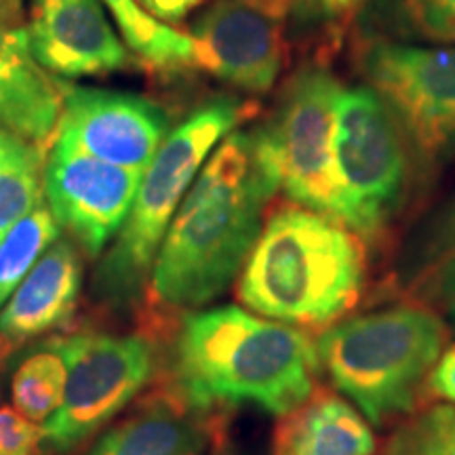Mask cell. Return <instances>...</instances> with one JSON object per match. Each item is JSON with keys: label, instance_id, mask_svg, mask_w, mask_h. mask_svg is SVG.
Segmentation results:
<instances>
[{"label": "cell", "instance_id": "7a4b0ae2", "mask_svg": "<svg viewBox=\"0 0 455 455\" xmlns=\"http://www.w3.org/2000/svg\"><path fill=\"white\" fill-rule=\"evenodd\" d=\"M316 371V346L298 327L224 306L184 316L169 388L201 411L249 403L284 418L315 395Z\"/></svg>", "mask_w": 455, "mask_h": 455}, {"label": "cell", "instance_id": "6da1fadb", "mask_svg": "<svg viewBox=\"0 0 455 455\" xmlns=\"http://www.w3.org/2000/svg\"><path fill=\"white\" fill-rule=\"evenodd\" d=\"M276 190L255 129L228 133L175 212L152 264L150 329L173 312L212 304L230 287Z\"/></svg>", "mask_w": 455, "mask_h": 455}, {"label": "cell", "instance_id": "7c38bea8", "mask_svg": "<svg viewBox=\"0 0 455 455\" xmlns=\"http://www.w3.org/2000/svg\"><path fill=\"white\" fill-rule=\"evenodd\" d=\"M169 116L155 101L112 89L66 91L53 141L118 167L146 171L163 140Z\"/></svg>", "mask_w": 455, "mask_h": 455}, {"label": "cell", "instance_id": "3957f363", "mask_svg": "<svg viewBox=\"0 0 455 455\" xmlns=\"http://www.w3.org/2000/svg\"><path fill=\"white\" fill-rule=\"evenodd\" d=\"M365 275L356 232L312 209L283 204L261 226L244 261L238 299L287 325L323 327L355 308Z\"/></svg>", "mask_w": 455, "mask_h": 455}, {"label": "cell", "instance_id": "52a82bcc", "mask_svg": "<svg viewBox=\"0 0 455 455\" xmlns=\"http://www.w3.org/2000/svg\"><path fill=\"white\" fill-rule=\"evenodd\" d=\"M66 363L61 407L43 426L51 451L66 453L106 426L146 388L156 371L150 333H74L49 344Z\"/></svg>", "mask_w": 455, "mask_h": 455}, {"label": "cell", "instance_id": "ba28073f", "mask_svg": "<svg viewBox=\"0 0 455 455\" xmlns=\"http://www.w3.org/2000/svg\"><path fill=\"white\" fill-rule=\"evenodd\" d=\"M333 158L346 201V226L371 241L396 215L407 184L401 127L375 91H341Z\"/></svg>", "mask_w": 455, "mask_h": 455}, {"label": "cell", "instance_id": "ffe728a7", "mask_svg": "<svg viewBox=\"0 0 455 455\" xmlns=\"http://www.w3.org/2000/svg\"><path fill=\"white\" fill-rule=\"evenodd\" d=\"M57 238L60 224L44 203L4 232L0 238V310Z\"/></svg>", "mask_w": 455, "mask_h": 455}, {"label": "cell", "instance_id": "277c9868", "mask_svg": "<svg viewBox=\"0 0 455 455\" xmlns=\"http://www.w3.org/2000/svg\"><path fill=\"white\" fill-rule=\"evenodd\" d=\"M447 329L430 308L396 306L329 327L318 367L375 426L411 413L443 355Z\"/></svg>", "mask_w": 455, "mask_h": 455}, {"label": "cell", "instance_id": "9a60e30c", "mask_svg": "<svg viewBox=\"0 0 455 455\" xmlns=\"http://www.w3.org/2000/svg\"><path fill=\"white\" fill-rule=\"evenodd\" d=\"M81 287V255L72 241L57 238L0 310V344L9 356L28 339L70 325Z\"/></svg>", "mask_w": 455, "mask_h": 455}, {"label": "cell", "instance_id": "e0dca14e", "mask_svg": "<svg viewBox=\"0 0 455 455\" xmlns=\"http://www.w3.org/2000/svg\"><path fill=\"white\" fill-rule=\"evenodd\" d=\"M375 439L365 419L344 398L315 392L276 430L275 455H373Z\"/></svg>", "mask_w": 455, "mask_h": 455}, {"label": "cell", "instance_id": "44dd1931", "mask_svg": "<svg viewBox=\"0 0 455 455\" xmlns=\"http://www.w3.org/2000/svg\"><path fill=\"white\" fill-rule=\"evenodd\" d=\"M66 363L53 348L34 352L20 363L11 384L15 411L34 424L47 422L61 407L66 395Z\"/></svg>", "mask_w": 455, "mask_h": 455}, {"label": "cell", "instance_id": "603a6c76", "mask_svg": "<svg viewBox=\"0 0 455 455\" xmlns=\"http://www.w3.org/2000/svg\"><path fill=\"white\" fill-rule=\"evenodd\" d=\"M415 291L439 304L455 306V203L430 236Z\"/></svg>", "mask_w": 455, "mask_h": 455}, {"label": "cell", "instance_id": "8992f818", "mask_svg": "<svg viewBox=\"0 0 455 455\" xmlns=\"http://www.w3.org/2000/svg\"><path fill=\"white\" fill-rule=\"evenodd\" d=\"M341 84L323 64H308L284 84L275 112L255 127L278 190L299 207L346 224V201L333 158Z\"/></svg>", "mask_w": 455, "mask_h": 455}, {"label": "cell", "instance_id": "5b68a950", "mask_svg": "<svg viewBox=\"0 0 455 455\" xmlns=\"http://www.w3.org/2000/svg\"><path fill=\"white\" fill-rule=\"evenodd\" d=\"M251 110L232 98L213 100L163 140L141 178L127 221L95 272L93 291L101 301L123 306L140 298L171 220L204 158Z\"/></svg>", "mask_w": 455, "mask_h": 455}, {"label": "cell", "instance_id": "9c48e42d", "mask_svg": "<svg viewBox=\"0 0 455 455\" xmlns=\"http://www.w3.org/2000/svg\"><path fill=\"white\" fill-rule=\"evenodd\" d=\"M361 72L428 161L455 150V49L369 41Z\"/></svg>", "mask_w": 455, "mask_h": 455}, {"label": "cell", "instance_id": "30bf717a", "mask_svg": "<svg viewBox=\"0 0 455 455\" xmlns=\"http://www.w3.org/2000/svg\"><path fill=\"white\" fill-rule=\"evenodd\" d=\"M295 0H213L192 26L195 68L247 93H268L284 64Z\"/></svg>", "mask_w": 455, "mask_h": 455}, {"label": "cell", "instance_id": "7402d4cb", "mask_svg": "<svg viewBox=\"0 0 455 455\" xmlns=\"http://www.w3.org/2000/svg\"><path fill=\"white\" fill-rule=\"evenodd\" d=\"M382 455H455V405L411 415L392 432Z\"/></svg>", "mask_w": 455, "mask_h": 455}, {"label": "cell", "instance_id": "4316f807", "mask_svg": "<svg viewBox=\"0 0 455 455\" xmlns=\"http://www.w3.org/2000/svg\"><path fill=\"white\" fill-rule=\"evenodd\" d=\"M148 15L163 24H180L195 11L203 0H135Z\"/></svg>", "mask_w": 455, "mask_h": 455}, {"label": "cell", "instance_id": "f1b7e54d", "mask_svg": "<svg viewBox=\"0 0 455 455\" xmlns=\"http://www.w3.org/2000/svg\"><path fill=\"white\" fill-rule=\"evenodd\" d=\"M0 3H9V0H0ZM15 3H20V0H15Z\"/></svg>", "mask_w": 455, "mask_h": 455}, {"label": "cell", "instance_id": "5bb4252c", "mask_svg": "<svg viewBox=\"0 0 455 455\" xmlns=\"http://www.w3.org/2000/svg\"><path fill=\"white\" fill-rule=\"evenodd\" d=\"M66 89L36 64L20 21V3H0V129L47 150Z\"/></svg>", "mask_w": 455, "mask_h": 455}, {"label": "cell", "instance_id": "4dcf8cb0", "mask_svg": "<svg viewBox=\"0 0 455 455\" xmlns=\"http://www.w3.org/2000/svg\"><path fill=\"white\" fill-rule=\"evenodd\" d=\"M215 455H226V453H215Z\"/></svg>", "mask_w": 455, "mask_h": 455}, {"label": "cell", "instance_id": "2e32d148", "mask_svg": "<svg viewBox=\"0 0 455 455\" xmlns=\"http://www.w3.org/2000/svg\"><path fill=\"white\" fill-rule=\"evenodd\" d=\"M213 436V415L167 388L108 430L89 455H203Z\"/></svg>", "mask_w": 455, "mask_h": 455}, {"label": "cell", "instance_id": "cb8c5ba5", "mask_svg": "<svg viewBox=\"0 0 455 455\" xmlns=\"http://www.w3.org/2000/svg\"><path fill=\"white\" fill-rule=\"evenodd\" d=\"M43 441L41 424L30 422L9 407L0 409V455H38Z\"/></svg>", "mask_w": 455, "mask_h": 455}, {"label": "cell", "instance_id": "ac0fdd59", "mask_svg": "<svg viewBox=\"0 0 455 455\" xmlns=\"http://www.w3.org/2000/svg\"><path fill=\"white\" fill-rule=\"evenodd\" d=\"M44 148L0 129V238L43 203Z\"/></svg>", "mask_w": 455, "mask_h": 455}, {"label": "cell", "instance_id": "f546056e", "mask_svg": "<svg viewBox=\"0 0 455 455\" xmlns=\"http://www.w3.org/2000/svg\"><path fill=\"white\" fill-rule=\"evenodd\" d=\"M449 3H451V4H453V9H455V0H449Z\"/></svg>", "mask_w": 455, "mask_h": 455}, {"label": "cell", "instance_id": "4fadbf2b", "mask_svg": "<svg viewBox=\"0 0 455 455\" xmlns=\"http://www.w3.org/2000/svg\"><path fill=\"white\" fill-rule=\"evenodd\" d=\"M26 34L36 64L60 78L101 76L131 61L100 0H34Z\"/></svg>", "mask_w": 455, "mask_h": 455}, {"label": "cell", "instance_id": "484cf974", "mask_svg": "<svg viewBox=\"0 0 455 455\" xmlns=\"http://www.w3.org/2000/svg\"><path fill=\"white\" fill-rule=\"evenodd\" d=\"M426 390L432 396L443 398V401L455 403V344L443 352L439 363L432 369Z\"/></svg>", "mask_w": 455, "mask_h": 455}, {"label": "cell", "instance_id": "8fae6325", "mask_svg": "<svg viewBox=\"0 0 455 455\" xmlns=\"http://www.w3.org/2000/svg\"><path fill=\"white\" fill-rule=\"evenodd\" d=\"M144 173L53 141L44 163V196L60 228L89 258H98L127 221Z\"/></svg>", "mask_w": 455, "mask_h": 455}, {"label": "cell", "instance_id": "83f0119b", "mask_svg": "<svg viewBox=\"0 0 455 455\" xmlns=\"http://www.w3.org/2000/svg\"><path fill=\"white\" fill-rule=\"evenodd\" d=\"M4 358H9V355H7V350H4V346L0 344V363H3Z\"/></svg>", "mask_w": 455, "mask_h": 455}, {"label": "cell", "instance_id": "d4e9b609", "mask_svg": "<svg viewBox=\"0 0 455 455\" xmlns=\"http://www.w3.org/2000/svg\"><path fill=\"white\" fill-rule=\"evenodd\" d=\"M367 0H295L291 15L299 26L339 24Z\"/></svg>", "mask_w": 455, "mask_h": 455}, {"label": "cell", "instance_id": "d6986e66", "mask_svg": "<svg viewBox=\"0 0 455 455\" xmlns=\"http://www.w3.org/2000/svg\"><path fill=\"white\" fill-rule=\"evenodd\" d=\"M104 4L121 26L127 47L146 64L163 70L195 66V41L190 34L155 20L135 0H104Z\"/></svg>", "mask_w": 455, "mask_h": 455}]
</instances>
